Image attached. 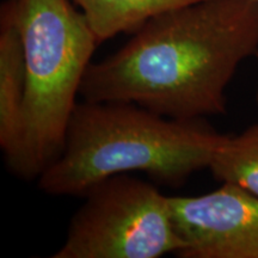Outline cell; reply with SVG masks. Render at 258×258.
Returning a JSON list of instances; mask_svg holds the SVG:
<instances>
[{
    "instance_id": "6da1fadb",
    "label": "cell",
    "mask_w": 258,
    "mask_h": 258,
    "mask_svg": "<svg viewBox=\"0 0 258 258\" xmlns=\"http://www.w3.org/2000/svg\"><path fill=\"white\" fill-rule=\"evenodd\" d=\"M257 53L258 0H202L150 19L117 51L91 62L80 96L176 120L222 115L228 85Z\"/></svg>"
},
{
    "instance_id": "7a4b0ae2",
    "label": "cell",
    "mask_w": 258,
    "mask_h": 258,
    "mask_svg": "<svg viewBox=\"0 0 258 258\" xmlns=\"http://www.w3.org/2000/svg\"><path fill=\"white\" fill-rule=\"evenodd\" d=\"M202 120L165 117L134 103L83 101L38 186L54 196H84L96 183L129 172L178 186L209 169L225 137Z\"/></svg>"
},
{
    "instance_id": "3957f363",
    "label": "cell",
    "mask_w": 258,
    "mask_h": 258,
    "mask_svg": "<svg viewBox=\"0 0 258 258\" xmlns=\"http://www.w3.org/2000/svg\"><path fill=\"white\" fill-rule=\"evenodd\" d=\"M25 55V91L17 140L5 157L16 176L31 179L62 150L77 96L98 46L72 0H8Z\"/></svg>"
},
{
    "instance_id": "277c9868",
    "label": "cell",
    "mask_w": 258,
    "mask_h": 258,
    "mask_svg": "<svg viewBox=\"0 0 258 258\" xmlns=\"http://www.w3.org/2000/svg\"><path fill=\"white\" fill-rule=\"evenodd\" d=\"M84 198L53 258H159L182 249L170 196L151 183L121 173Z\"/></svg>"
},
{
    "instance_id": "5b68a950",
    "label": "cell",
    "mask_w": 258,
    "mask_h": 258,
    "mask_svg": "<svg viewBox=\"0 0 258 258\" xmlns=\"http://www.w3.org/2000/svg\"><path fill=\"white\" fill-rule=\"evenodd\" d=\"M180 258H258V198L233 183L198 196H170Z\"/></svg>"
},
{
    "instance_id": "8992f818",
    "label": "cell",
    "mask_w": 258,
    "mask_h": 258,
    "mask_svg": "<svg viewBox=\"0 0 258 258\" xmlns=\"http://www.w3.org/2000/svg\"><path fill=\"white\" fill-rule=\"evenodd\" d=\"M23 42L6 3L0 11V146L4 157L17 140L25 91Z\"/></svg>"
},
{
    "instance_id": "52a82bcc",
    "label": "cell",
    "mask_w": 258,
    "mask_h": 258,
    "mask_svg": "<svg viewBox=\"0 0 258 258\" xmlns=\"http://www.w3.org/2000/svg\"><path fill=\"white\" fill-rule=\"evenodd\" d=\"M80 8L99 44L118 34H133L170 10L202 0H72Z\"/></svg>"
},
{
    "instance_id": "ba28073f",
    "label": "cell",
    "mask_w": 258,
    "mask_h": 258,
    "mask_svg": "<svg viewBox=\"0 0 258 258\" xmlns=\"http://www.w3.org/2000/svg\"><path fill=\"white\" fill-rule=\"evenodd\" d=\"M209 170L217 180L233 183L258 198V122L240 134L225 135Z\"/></svg>"
},
{
    "instance_id": "9c48e42d",
    "label": "cell",
    "mask_w": 258,
    "mask_h": 258,
    "mask_svg": "<svg viewBox=\"0 0 258 258\" xmlns=\"http://www.w3.org/2000/svg\"><path fill=\"white\" fill-rule=\"evenodd\" d=\"M256 99H257V104H258V93H257V98Z\"/></svg>"
}]
</instances>
